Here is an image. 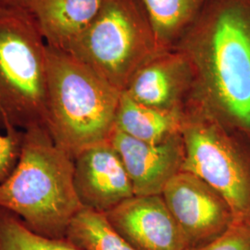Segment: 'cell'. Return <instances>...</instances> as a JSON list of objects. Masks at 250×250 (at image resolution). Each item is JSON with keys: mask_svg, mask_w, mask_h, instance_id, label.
<instances>
[{"mask_svg": "<svg viewBox=\"0 0 250 250\" xmlns=\"http://www.w3.org/2000/svg\"><path fill=\"white\" fill-rule=\"evenodd\" d=\"M109 141L125 165L134 196L161 195L170 179L183 170L185 147L181 134L151 144L115 129Z\"/></svg>", "mask_w": 250, "mask_h": 250, "instance_id": "8fae6325", "label": "cell"}, {"mask_svg": "<svg viewBox=\"0 0 250 250\" xmlns=\"http://www.w3.org/2000/svg\"><path fill=\"white\" fill-rule=\"evenodd\" d=\"M174 48L194 69L190 103L250 145V0H208Z\"/></svg>", "mask_w": 250, "mask_h": 250, "instance_id": "6da1fadb", "label": "cell"}, {"mask_svg": "<svg viewBox=\"0 0 250 250\" xmlns=\"http://www.w3.org/2000/svg\"><path fill=\"white\" fill-rule=\"evenodd\" d=\"M73 185L82 208L103 214L134 196L125 165L110 141L90 146L73 159Z\"/></svg>", "mask_w": 250, "mask_h": 250, "instance_id": "9c48e42d", "label": "cell"}, {"mask_svg": "<svg viewBox=\"0 0 250 250\" xmlns=\"http://www.w3.org/2000/svg\"><path fill=\"white\" fill-rule=\"evenodd\" d=\"M103 0H22L45 44L68 51L98 14Z\"/></svg>", "mask_w": 250, "mask_h": 250, "instance_id": "7c38bea8", "label": "cell"}, {"mask_svg": "<svg viewBox=\"0 0 250 250\" xmlns=\"http://www.w3.org/2000/svg\"><path fill=\"white\" fill-rule=\"evenodd\" d=\"M161 196L184 233L188 250L218 238L234 221L224 197L187 170L179 171L170 179Z\"/></svg>", "mask_w": 250, "mask_h": 250, "instance_id": "52a82bcc", "label": "cell"}, {"mask_svg": "<svg viewBox=\"0 0 250 250\" xmlns=\"http://www.w3.org/2000/svg\"><path fill=\"white\" fill-rule=\"evenodd\" d=\"M78 250H136L109 224L105 214L82 208L65 235Z\"/></svg>", "mask_w": 250, "mask_h": 250, "instance_id": "9a60e30c", "label": "cell"}, {"mask_svg": "<svg viewBox=\"0 0 250 250\" xmlns=\"http://www.w3.org/2000/svg\"><path fill=\"white\" fill-rule=\"evenodd\" d=\"M0 208L52 239L65 238L82 209L73 185V159L55 144L45 126L22 131L18 161L0 184Z\"/></svg>", "mask_w": 250, "mask_h": 250, "instance_id": "7a4b0ae2", "label": "cell"}, {"mask_svg": "<svg viewBox=\"0 0 250 250\" xmlns=\"http://www.w3.org/2000/svg\"><path fill=\"white\" fill-rule=\"evenodd\" d=\"M46 123L45 40L25 9L0 7V126L25 131Z\"/></svg>", "mask_w": 250, "mask_h": 250, "instance_id": "277c9868", "label": "cell"}, {"mask_svg": "<svg viewBox=\"0 0 250 250\" xmlns=\"http://www.w3.org/2000/svg\"><path fill=\"white\" fill-rule=\"evenodd\" d=\"M0 126V184L9 176L14 169L20 157L22 131H1Z\"/></svg>", "mask_w": 250, "mask_h": 250, "instance_id": "ac0fdd59", "label": "cell"}, {"mask_svg": "<svg viewBox=\"0 0 250 250\" xmlns=\"http://www.w3.org/2000/svg\"><path fill=\"white\" fill-rule=\"evenodd\" d=\"M0 250H78L64 239H52L32 232L9 211L0 208Z\"/></svg>", "mask_w": 250, "mask_h": 250, "instance_id": "2e32d148", "label": "cell"}, {"mask_svg": "<svg viewBox=\"0 0 250 250\" xmlns=\"http://www.w3.org/2000/svg\"><path fill=\"white\" fill-rule=\"evenodd\" d=\"M22 0H0V7H20Z\"/></svg>", "mask_w": 250, "mask_h": 250, "instance_id": "d6986e66", "label": "cell"}, {"mask_svg": "<svg viewBox=\"0 0 250 250\" xmlns=\"http://www.w3.org/2000/svg\"><path fill=\"white\" fill-rule=\"evenodd\" d=\"M194 83L188 56L172 48L158 52L141 66L123 92L145 106L183 113L192 99Z\"/></svg>", "mask_w": 250, "mask_h": 250, "instance_id": "ba28073f", "label": "cell"}, {"mask_svg": "<svg viewBox=\"0 0 250 250\" xmlns=\"http://www.w3.org/2000/svg\"><path fill=\"white\" fill-rule=\"evenodd\" d=\"M161 51L174 48L208 0H140Z\"/></svg>", "mask_w": 250, "mask_h": 250, "instance_id": "5bb4252c", "label": "cell"}, {"mask_svg": "<svg viewBox=\"0 0 250 250\" xmlns=\"http://www.w3.org/2000/svg\"><path fill=\"white\" fill-rule=\"evenodd\" d=\"M181 134L183 170L205 181L224 197L234 220H250V145L189 103Z\"/></svg>", "mask_w": 250, "mask_h": 250, "instance_id": "8992f818", "label": "cell"}, {"mask_svg": "<svg viewBox=\"0 0 250 250\" xmlns=\"http://www.w3.org/2000/svg\"><path fill=\"white\" fill-rule=\"evenodd\" d=\"M47 123L55 144L72 159L115 130L122 92L72 54L46 45Z\"/></svg>", "mask_w": 250, "mask_h": 250, "instance_id": "3957f363", "label": "cell"}, {"mask_svg": "<svg viewBox=\"0 0 250 250\" xmlns=\"http://www.w3.org/2000/svg\"><path fill=\"white\" fill-rule=\"evenodd\" d=\"M136 250H188L184 233L161 195L134 196L106 214Z\"/></svg>", "mask_w": 250, "mask_h": 250, "instance_id": "30bf717a", "label": "cell"}, {"mask_svg": "<svg viewBox=\"0 0 250 250\" xmlns=\"http://www.w3.org/2000/svg\"><path fill=\"white\" fill-rule=\"evenodd\" d=\"M185 112H169L145 106L122 92L115 129L146 143H161L181 134Z\"/></svg>", "mask_w": 250, "mask_h": 250, "instance_id": "4fadbf2b", "label": "cell"}, {"mask_svg": "<svg viewBox=\"0 0 250 250\" xmlns=\"http://www.w3.org/2000/svg\"><path fill=\"white\" fill-rule=\"evenodd\" d=\"M188 250H250V220H234L218 238Z\"/></svg>", "mask_w": 250, "mask_h": 250, "instance_id": "e0dca14e", "label": "cell"}, {"mask_svg": "<svg viewBox=\"0 0 250 250\" xmlns=\"http://www.w3.org/2000/svg\"><path fill=\"white\" fill-rule=\"evenodd\" d=\"M160 51L140 0H103L67 52L123 92L136 71Z\"/></svg>", "mask_w": 250, "mask_h": 250, "instance_id": "5b68a950", "label": "cell"}]
</instances>
